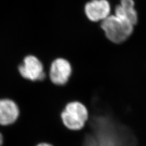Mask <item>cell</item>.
Listing matches in <instances>:
<instances>
[{"label": "cell", "mask_w": 146, "mask_h": 146, "mask_svg": "<svg viewBox=\"0 0 146 146\" xmlns=\"http://www.w3.org/2000/svg\"><path fill=\"white\" fill-rule=\"evenodd\" d=\"M18 70L23 78L31 81L42 80L45 77L42 62L34 56H26Z\"/></svg>", "instance_id": "cell-3"}, {"label": "cell", "mask_w": 146, "mask_h": 146, "mask_svg": "<svg viewBox=\"0 0 146 146\" xmlns=\"http://www.w3.org/2000/svg\"><path fill=\"white\" fill-rule=\"evenodd\" d=\"M36 146H53L52 145L50 144L49 143H42L38 144Z\"/></svg>", "instance_id": "cell-8"}, {"label": "cell", "mask_w": 146, "mask_h": 146, "mask_svg": "<svg viewBox=\"0 0 146 146\" xmlns=\"http://www.w3.org/2000/svg\"><path fill=\"white\" fill-rule=\"evenodd\" d=\"M72 72L71 64L65 58H58L54 60L50 68L49 76L52 83L57 85L66 84Z\"/></svg>", "instance_id": "cell-4"}, {"label": "cell", "mask_w": 146, "mask_h": 146, "mask_svg": "<svg viewBox=\"0 0 146 146\" xmlns=\"http://www.w3.org/2000/svg\"><path fill=\"white\" fill-rule=\"evenodd\" d=\"M20 115L16 103L9 99H0V125H9L14 123Z\"/></svg>", "instance_id": "cell-6"}, {"label": "cell", "mask_w": 146, "mask_h": 146, "mask_svg": "<svg viewBox=\"0 0 146 146\" xmlns=\"http://www.w3.org/2000/svg\"><path fill=\"white\" fill-rule=\"evenodd\" d=\"M101 27L107 38L115 43L124 42L133 31V25L115 15H109L104 20Z\"/></svg>", "instance_id": "cell-1"}, {"label": "cell", "mask_w": 146, "mask_h": 146, "mask_svg": "<svg viewBox=\"0 0 146 146\" xmlns=\"http://www.w3.org/2000/svg\"><path fill=\"white\" fill-rule=\"evenodd\" d=\"M134 6L133 0H121V4L115 9V15L134 26L138 21V15Z\"/></svg>", "instance_id": "cell-7"}, {"label": "cell", "mask_w": 146, "mask_h": 146, "mask_svg": "<svg viewBox=\"0 0 146 146\" xmlns=\"http://www.w3.org/2000/svg\"><path fill=\"white\" fill-rule=\"evenodd\" d=\"M3 143V137L2 134L1 133V132H0V146H1Z\"/></svg>", "instance_id": "cell-9"}, {"label": "cell", "mask_w": 146, "mask_h": 146, "mask_svg": "<svg viewBox=\"0 0 146 146\" xmlns=\"http://www.w3.org/2000/svg\"><path fill=\"white\" fill-rule=\"evenodd\" d=\"M85 12L91 21H103L110 15V5L107 0H91L86 4Z\"/></svg>", "instance_id": "cell-5"}, {"label": "cell", "mask_w": 146, "mask_h": 146, "mask_svg": "<svg viewBox=\"0 0 146 146\" xmlns=\"http://www.w3.org/2000/svg\"><path fill=\"white\" fill-rule=\"evenodd\" d=\"M63 124L71 130L82 129L88 119V112L86 107L79 102L68 104L61 114Z\"/></svg>", "instance_id": "cell-2"}]
</instances>
